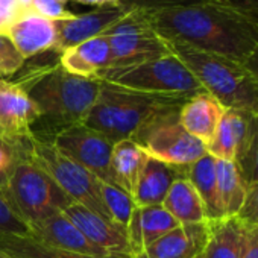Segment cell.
<instances>
[{
  "label": "cell",
  "instance_id": "6da1fadb",
  "mask_svg": "<svg viewBox=\"0 0 258 258\" xmlns=\"http://www.w3.org/2000/svg\"><path fill=\"white\" fill-rule=\"evenodd\" d=\"M148 14L164 40L202 52L244 64L258 47V22L223 4H195Z\"/></svg>",
  "mask_w": 258,
  "mask_h": 258
},
{
  "label": "cell",
  "instance_id": "7a4b0ae2",
  "mask_svg": "<svg viewBox=\"0 0 258 258\" xmlns=\"http://www.w3.org/2000/svg\"><path fill=\"white\" fill-rule=\"evenodd\" d=\"M16 84L26 91L38 109V118L32 126L34 139L53 142L67 127L85 121L99 96L102 81L72 75L56 62L25 73Z\"/></svg>",
  "mask_w": 258,
  "mask_h": 258
},
{
  "label": "cell",
  "instance_id": "3957f363",
  "mask_svg": "<svg viewBox=\"0 0 258 258\" xmlns=\"http://www.w3.org/2000/svg\"><path fill=\"white\" fill-rule=\"evenodd\" d=\"M170 52L193 73L202 88L225 109H241L258 115V81L238 61L167 41Z\"/></svg>",
  "mask_w": 258,
  "mask_h": 258
},
{
  "label": "cell",
  "instance_id": "277c9868",
  "mask_svg": "<svg viewBox=\"0 0 258 258\" xmlns=\"http://www.w3.org/2000/svg\"><path fill=\"white\" fill-rule=\"evenodd\" d=\"M185 102V99L134 91L102 81L99 96L84 124L117 143L133 139L139 129L158 112L179 108Z\"/></svg>",
  "mask_w": 258,
  "mask_h": 258
},
{
  "label": "cell",
  "instance_id": "5b68a950",
  "mask_svg": "<svg viewBox=\"0 0 258 258\" xmlns=\"http://www.w3.org/2000/svg\"><path fill=\"white\" fill-rule=\"evenodd\" d=\"M99 79L134 91L185 100L205 91L193 73L173 53L136 66L108 69Z\"/></svg>",
  "mask_w": 258,
  "mask_h": 258
},
{
  "label": "cell",
  "instance_id": "8992f818",
  "mask_svg": "<svg viewBox=\"0 0 258 258\" xmlns=\"http://www.w3.org/2000/svg\"><path fill=\"white\" fill-rule=\"evenodd\" d=\"M2 191L14 213L26 225L64 211L73 202L62 188L28 157L17 164Z\"/></svg>",
  "mask_w": 258,
  "mask_h": 258
},
{
  "label": "cell",
  "instance_id": "52a82bcc",
  "mask_svg": "<svg viewBox=\"0 0 258 258\" xmlns=\"http://www.w3.org/2000/svg\"><path fill=\"white\" fill-rule=\"evenodd\" d=\"M179 108H169L149 118L133 140L152 158L187 167L207 154V146L179 123Z\"/></svg>",
  "mask_w": 258,
  "mask_h": 258
},
{
  "label": "cell",
  "instance_id": "ba28073f",
  "mask_svg": "<svg viewBox=\"0 0 258 258\" xmlns=\"http://www.w3.org/2000/svg\"><path fill=\"white\" fill-rule=\"evenodd\" d=\"M28 158L43 169L73 202L111 220L100 196V181L85 167L59 152L52 142L32 139Z\"/></svg>",
  "mask_w": 258,
  "mask_h": 258
},
{
  "label": "cell",
  "instance_id": "9c48e42d",
  "mask_svg": "<svg viewBox=\"0 0 258 258\" xmlns=\"http://www.w3.org/2000/svg\"><path fill=\"white\" fill-rule=\"evenodd\" d=\"M105 35L111 46V69L136 66L172 53L167 40L154 29L148 11L129 10Z\"/></svg>",
  "mask_w": 258,
  "mask_h": 258
},
{
  "label": "cell",
  "instance_id": "30bf717a",
  "mask_svg": "<svg viewBox=\"0 0 258 258\" xmlns=\"http://www.w3.org/2000/svg\"><path fill=\"white\" fill-rule=\"evenodd\" d=\"M59 152L76 161L99 181L115 185L111 169V152L114 143L87 124H75L59 133L52 142Z\"/></svg>",
  "mask_w": 258,
  "mask_h": 258
},
{
  "label": "cell",
  "instance_id": "8fae6325",
  "mask_svg": "<svg viewBox=\"0 0 258 258\" xmlns=\"http://www.w3.org/2000/svg\"><path fill=\"white\" fill-rule=\"evenodd\" d=\"M38 118V109L26 91L16 82L0 78V137L4 140L28 146L32 126Z\"/></svg>",
  "mask_w": 258,
  "mask_h": 258
},
{
  "label": "cell",
  "instance_id": "7c38bea8",
  "mask_svg": "<svg viewBox=\"0 0 258 258\" xmlns=\"http://www.w3.org/2000/svg\"><path fill=\"white\" fill-rule=\"evenodd\" d=\"M129 10L120 5L99 7L87 14L73 16L69 20L53 22L56 29L55 52L61 53L69 47L84 43L90 38L105 34L112 25H115Z\"/></svg>",
  "mask_w": 258,
  "mask_h": 258
},
{
  "label": "cell",
  "instance_id": "4fadbf2b",
  "mask_svg": "<svg viewBox=\"0 0 258 258\" xmlns=\"http://www.w3.org/2000/svg\"><path fill=\"white\" fill-rule=\"evenodd\" d=\"M28 228L29 235L44 244L93 256L112 255L100 246L90 241L62 211L55 213L46 219L32 222L28 225Z\"/></svg>",
  "mask_w": 258,
  "mask_h": 258
},
{
  "label": "cell",
  "instance_id": "5bb4252c",
  "mask_svg": "<svg viewBox=\"0 0 258 258\" xmlns=\"http://www.w3.org/2000/svg\"><path fill=\"white\" fill-rule=\"evenodd\" d=\"M62 213L94 244L100 246L112 255L133 256L131 249H129L126 228L76 202H72Z\"/></svg>",
  "mask_w": 258,
  "mask_h": 258
},
{
  "label": "cell",
  "instance_id": "9a60e30c",
  "mask_svg": "<svg viewBox=\"0 0 258 258\" xmlns=\"http://www.w3.org/2000/svg\"><path fill=\"white\" fill-rule=\"evenodd\" d=\"M208 240V222L179 225L134 258H198Z\"/></svg>",
  "mask_w": 258,
  "mask_h": 258
},
{
  "label": "cell",
  "instance_id": "2e32d148",
  "mask_svg": "<svg viewBox=\"0 0 258 258\" xmlns=\"http://www.w3.org/2000/svg\"><path fill=\"white\" fill-rule=\"evenodd\" d=\"M179 225L181 223L163 205L136 207L126 228L133 258Z\"/></svg>",
  "mask_w": 258,
  "mask_h": 258
},
{
  "label": "cell",
  "instance_id": "e0dca14e",
  "mask_svg": "<svg viewBox=\"0 0 258 258\" xmlns=\"http://www.w3.org/2000/svg\"><path fill=\"white\" fill-rule=\"evenodd\" d=\"M59 66L72 75L99 79L112 66V55L105 34L79 43L59 53Z\"/></svg>",
  "mask_w": 258,
  "mask_h": 258
},
{
  "label": "cell",
  "instance_id": "ac0fdd59",
  "mask_svg": "<svg viewBox=\"0 0 258 258\" xmlns=\"http://www.w3.org/2000/svg\"><path fill=\"white\" fill-rule=\"evenodd\" d=\"M188 167V166H187ZM187 167L167 164L152 157H146L134 193L133 199L137 207H151L161 205L166 199L172 184L187 175Z\"/></svg>",
  "mask_w": 258,
  "mask_h": 258
},
{
  "label": "cell",
  "instance_id": "d6986e66",
  "mask_svg": "<svg viewBox=\"0 0 258 258\" xmlns=\"http://www.w3.org/2000/svg\"><path fill=\"white\" fill-rule=\"evenodd\" d=\"M25 59L34 58L47 50H55V23L29 11L14 22L5 32Z\"/></svg>",
  "mask_w": 258,
  "mask_h": 258
},
{
  "label": "cell",
  "instance_id": "ffe728a7",
  "mask_svg": "<svg viewBox=\"0 0 258 258\" xmlns=\"http://www.w3.org/2000/svg\"><path fill=\"white\" fill-rule=\"evenodd\" d=\"M253 120L255 115L252 112L225 109L214 137L207 145V152L216 160L234 163L237 151L244 145L252 131Z\"/></svg>",
  "mask_w": 258,
  "mask_h": 258
},
{
  "label": "cell",
  "instance_id": "44dd1931",
  "mask_svg": "<svg viewBox=\"0 0 258 258\" xmlns=\"http://www.w3.org/2000/svg\"><path fill=\"white\" fill-rule=\"evenodd\" d=\"M225 108L207 91L188 99L179 109V123L205 146L214 137Z\"/></svg>",
  "mask_w": 258,
  "mask_h": 258
},
{
  "label": "cell",
  "instance_id": "7402d4cb",
  "mask_svg": "<svg viewBox=\"0 0 258 258\" xmlns=\"http://www.w3.org/2000/svg\"><path fill=\"white\" fill-rule=\"evenodd\" d=\"M246 225L235 217L208 220V240L204 258H241Z\"/></svg>",
  "mask_w": 258,
  "mask_h": 258
},
{
  "label": "cell",
  "instance_id": "603a6c76",
  "mask_svg": "<svg viewBox=\"0 0 258 258\" xmlns=\"http://www.w3.org/2000/svg\"><path fill=\"white\" fill-rule=\"evenodd\" d=\"M187 178L204 204L207 220H216L225 217L219 199V190H217L216 158L207 152L202 158H199L198 161H195L187 167Z\"/></svg>",
  "mask_w": 258,
  "mask_h": 258
},
{
  "label": "cell",
  "instance_id": "cb8c5ba5",
  "mask_svg": "<svg viewBox=\"0 0 258 258\" xmlns=\"http://www.w3.org/2000/svg\"><path fill=\"white\" fill-rule=\"evenodd\" d=\"M0 250L13 258H133L124 255L93 256L78 252L64 250L50 244H44L31 235L0 232Z\"/></svg>",
  "mask_w": 258,
  "mask_h": 258
},
{
  "label": "cell",
  "instance_id": "d4e9b609",
  "mask_svg": "<svg viewBox=\"0 0 258 258\" xmlns=\"http://www.w3.org/2000/svg\"><path fill=\"white\" fill-rule=\"evenodd\" d=\"M181 225L204 223L207 220L204 204L187 175L178 178L161 204Z\"/></svg>",
  "mask_w": 258,
  "mask_h": 258
},
{
  "label": "cell",
  "instance_id": "484cf974",
  "mask_svg": "<svg viewBox=\"0 0 258 258\" xmlns=\"http://www.w3.org/2000/svg\"><path fill=\"white\" fill-rule=\"evenodd\" d=\"M148 154L133 140L126 139L114 143L111 152V169L117 187L133 196L142 166Z\"/></svg>",
  "mask_w": 258,
  "mask_h": 258
},
{
  "label": "cell",
  "instance_id": "4316f807",
  "mask_svg": "<svg viewBox=\"0 0 258 258\" xmlns=\"http://www.w3.org/2000/svg\"><path fill=\"white\" fill-rule=\"evenodd\" d=\"M217 190L225 217H235L244 202L247 185L232 161L216 160Z\"/></svg>",
  "mask_w": 258,
  "mask_h": 258
},
{
  "label": "cell",
  "instance_id": "83f0119b",
  "mask_svg": "<svg viewBox=\"0 0 258 258\" xmlns=\"http://www.w3.org/2000/svg\"><path fill=\"white\" fill-rule=\"evenodd\" d=\"M99 188H100V196H102L103 205H105L111 220L123 228H127L131 216L137 207L133 196L126 193L124 190H121L120 187L109 185L102 181L99 182Z\"/></svg>",
  "mask_w": 258,
  "mask_h": 258
},
{
  "label": "cell",
  "instance_id": "f1b7e54d",
  "mask_svg": "<svg viewBox=\"0 0 258 258\" xmlns=\"http://www.w3.org/2000/svg\"><path fill=\"white\" fill-rule=\"evenodd\" d=\"M234 164L246 185L258 184V115L247 140L235 154Z\"/></svg>",
  "mask_w": 258,
  "mask_h": 258
},
{
  "label": "cell",
  "instance_id": "f546056e",
  "mask_svg": "<svg viewBox=\"0 0 258 258\" xmlns=\"http://www.w3.org/2000/svg\"><path fill=\"white\" fill-rule=\"evenodd\" d=\"M28 148L29 145H13L0 137V190L8 184L17 164L28 157Z\"/></svg>",
  "mask_w": 258,
  "mask_h": 258
},
{
  "label": "cell",
  "instance_id": "4dcf8cb0",
  "mask_svg": "<svg viewBox=\"0 0 258 258\" xmlns=\"http://www.w3.org/2000/svg\"><path fill=\"white\" fill-rule=\"evenodd\" d=\"M25 62L26 59L13 44L11 38L5 32H0V78L19 73Z\"/></svg>",
  "mask_w": 258,
  "mask_h": 258
},
{
  "label": "cell",
  "instance_id": "1f68e13d",
  "mask_svg": "<svg viewBox=\"0 0 258 258\" xmlns=\"http://www.w3.org/2000/svg\"><path fill=\"white\" fill-rule=\"evenodd\" d=\"M216 0H118V5L126 10H140V11H161L169 8H178L195 4H207ZM219 4V2H217Z\"/></svg>",
  "mask_w": 258,
  "mask_h": 258
},
{
  "label": "cell",
  "instance_id": "d6a6232c",
  "mask_svg": "<svg viewBox=\"0 0 258 258\" xmlns=\"http://www.w3.org/2000/svg\"><path fill=\"white\" fill-rule=\"evenodd\" d=\"M0 232L29 235L28 225L14 213L2 190H0Z\"/></svg>",
  "mask_w": 258,
  "mask_h": 258
},
{
  "label": "cell",
  "instance_id": "836d02e7",
  "mask_svg": "<svg viewBox=\"0 0 258 258\" xmlns=\"http://www.w3.org/2000/svg\"><path fill=\"white\" fill-rule=\"evenodd\" d=\"M32 11L50 22H59V20H69L75 14L66 7L64 2L59 0H34L32 2Z\"/></svg>",
  "mask_w": 258,
  "mask_h": 258
},
{
  "label": "cell",
  "instance_id": "e575fe53",
  "mask_svg": "<svg viewBox=\"0 0 258 258\" xmlns=\"http://www.w3.org/2000/svg\"><path fill=\"white\" fill-rule=\"evenodd\" d=\"M237 217L249 226H258V184H249Z\"/></svg>",
  "mask_w": 258,
  "mask_h": 258
},
{
  "label": "cell",
  "instance_id": "d590c367",
  "mask_svg": "<svg viewBox=\"0 0 258 258\" xmlns=\"http://www.w3.org/2000/svg\"><path fill=\"white\" fill-rule=\"evenodd\" d=\"M26 11L19 0H0V32H7V29L17 22Z\"/></svg>",
  "mask_w": 258,
  "mask_h": 258
},
{
  "label": "cell",
  "instance_id": "8d00e7d4",
  "mask_svg": "<svg viewBox=\"0 0 258 258\" xmlns=\"http://www.w3.org/2000/svg\"><path fill=\"white\" fill-rule=\"evenodd\" d=\"M216 2L228 5L258 22V0H216Z\"/></svg>",
  "mask_w": 258,
  "mask_h": 258
},
{
  "label": "cell",
  "instance_id": "74e56055",
  "mask_svg": "<svg viewBox=\"0 0 258 258\" xmlns=\"http://www.w3.org/2000/svg\"><path fill=\"white\" fill-rule=\"evenodd\" d=\"M241 258H258V226L246 225V237Z\"/></svg>",
  "mask_w": 258,
  "mask_h": 258
},
{
  "label": "cell",
  "instance_id": "f35d334b",
  "mask_svg": "<svg viewBox=\"0 0 258 258\" xmlns=\"http://www.w3.org/2000/svg\"><path fill=\"white\" fill-rule=\"evenodd\" d=\"M244 66L252 72V75L256 78V81H258V47L253 50V53L246 59V62H244Z\"/></svg>",
  "mask_w": 258,
  "mask_h": 258
},
{
  "label": "cell",
  "instance_id": "ab89813d",
  "mask_svg": "<svg viewBox=\"0 0 258 258\" xmlns=\"http://www.w3.org/2000/svg\"><path fill=\"white\" fill-rule=\"evenodd\" d=\"M79 4L90 5V7H108V5H118V0H76Z\"/></svg>",
  "mask_w": 258,
  "mask_h": 258
},
{
  "label": "cell",
  "instance_id": "60d3db41",
  "mask_svg": "<svg viewBox=\"0 0 258 258\" xmlns=\"http://www.w3.org/2000/svg\"><path fill=\"white\" fill-rule=\"evenodd\" d=\"M32 2H34V0H19V4H20L26 11H32Z\"/></svg>",
  "mask_w": 258,
  "mask_h": 258
},
{
  "label": "cell",
  "instance_id": "b9f144b4",
  "mask_svg": "<svg viewBox=\"0 0 258 258\" xmlns=\"http://www.w3.org/2000/svg\"><path fill=\"white\" fill-rule=\"evenodd\" d=\"M0 258H13V256H10L8 253H5V252L0 250Z\"/></svg>",
  "mask_w": 258,
  "mask_h": 258
},
{
  "label": "cell",
  "instance_id": "7bdbcfd3",
  "mask_svg": "<svg viewBox=\"0 0 258 258\" xmlns=\"http://www.w3.org/2000/svg\"><path fill=\"white\" fill-rule=\"evenodd\" d=\"M59 2H64V4H66V2H67V0H59Z\"/></svg>",
  "mask_w": 258,
  "mask_h": 258
},
{
  "label": "cell",
  "instance_id": "ee69618b",
  "mask_svg": "<svg viewBox=\"0 0 258 258\" xmlns=\"http://www.w3.org/2000/svg\"><path fill=\"white\" fill-rule=\"evenodd\" d=\"M198 258H204V256H202V255H201V256H198Z\"/></svg>",
  "mask_w": 258,
  "mask_h": 258
}]
</instances>
